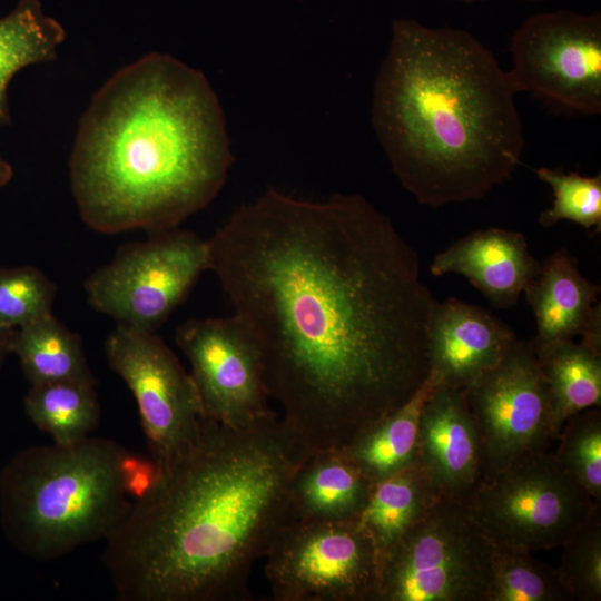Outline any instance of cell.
I'll list each match as a JSON object with an SVG mask.
<instances>
[{"mask_svg": "<svg viewBox=\"0 0 601 601\" xmlns=\"http://www.w3.org/2000/svg\"><path fill=\"white\" fill-rule=\"evenodd\" d=\"M207 243L268 395L308 451L345 447L426 381L435 299L416 250L362 195L268 189Z\"/></svg>", "mask_w": 601, "mask_h": 601, "instance_id": "obj_1", "label": "cell"}, {"mask_svg": "<svg viewBox=\"0 0 601 601\" xmlns=\"http://www.w3.org/2000/svg\"><path fill=\"white\" fill-rule=\"evenodd\" d=\"M311 451L270 411L244 426L204 420L106 540L121 601H249L253 564L292 519L293 477Z\"/></svg>", "mask_w": 601, "mask_h": 601, "instance_id": "obj_2", "label": "cell"}, {"mask_svg": "<svg viewBox=\"0 0 601 601\" xmlns=\"http://www.w3.org/2000/svg\"><path fill=\"white\" fill-rule=\"evenodd\" d=\"M231 162L224 112L205 75L154 51L119 69L92 96L69 175L90 229L156 233L209 205Z\"/></svg>", "mask_w": 601, "mask_h": 601, "instance_id": "obj_3", "label": "cell"}, {"mask_svg": "<svg viewBox=\"0 0 601 601\" xmlns=\"http://www.w3.org/2000/svg\"><path fill=\"white\" fill-rule=\"evenodd\" d=\"M371 120L401 185L425 206L480 200L524 148L509 73L470 32L392 22Z\"/></svg>", "mask_w": 601, "mask_h": 601, "instance_id": "obj_4", "label": "cell"}, {"mask_svg": "<svg viewBox=\"0 0 601 601\" xmlns=\"http://www.w3.org/2000/svg\"><path fill=\"white\" fill-rule=\"evenodd\" d=\"M157 472L109 439L23 449L0 473L2 532L40 561L106 541Z\"/></svg>", "mask_w": 601, "mask_h": 601, "instance_id": "obj_5", "label": "cell"}, {"mask_svg": "<svg viewBox=\"0 0 601 601\" xmlns=\"http://www.w3.org/2000/svg\"><path fill=\"white\" fill-rule=\"evenodd\" d=\"M493 551L465 503L439 497L378 562L371 601H489Z\"/></svg>", "mask_w": 601, "mask_h": 601, "instance_id": "obj_6", "label": "cell"}, {"mask_svg": "<svg viewBox=\"0 0 601 601\" xmlns=\"http://www.w3.org/2000/svg\"><path fill=\"white\" fill-rule=\"evenodd\" d=\"M465 504L494 546L528 552L561 546L600 506L548 450L480 482Z\"/></svg>", "mask_w": 601, "mask_h": 601, "instance_id": "obj_7", "label": "cell"}, {"mask_svg": "<svg viewBox=\"0 0 601 601\" xmlns=\"http://www.w3.org/2000/svg\"><path fill=\"white\" fill-rule=\"evenodd\" d=\"M208 266L207 239L176 227L121 246L83 286L96 311L119 325L155 333Z\"/></svg>", "mask_w": 601, "mask_h": 601, "instance_id": "obj_8", "label": "cell"}, {"mask_svg": "<svg viewBox=\"0 0 601 601\" xmlns=\"http://www.w3.org/2000/svg\"><path fill=\"white\" fill-rule=\"evenodd\" d=\"M275 601H371L377 579L374 544L358 519L293 520L266 553Z\"/></svg>", "mask_w": 601, "mask_h": 601, "instance_id": "obj_9", "label": "cell"}, {"mask_svg": "<svg viewBox=\"0 0 601 601\" xmlns=\"http://www.w3.org/2000/svg\"><path fill=\"white\" fill-rule=\"evenodd\" d=\"M515 93L529 92L563 110L601 114V13L570 10L529 17L511 38Z\"/></svg>", "mask_w": 601, "mask_h": 601, "instance_id": "obj_10", "label": "cell"}, {"mask_svg": "<svg viewBox=\"0 0 601 601\" xmlns=\"http://www.w3.org/2000/svg\"><path fill=\"white\" fill-rule=\"evenodd\" d=\"M105 352L134 394L151 461L169 467L196 442L205 420L190 374L155 333L118 324Z\"/></svg>", "mask_w": 601, "mask_h": 601, "instance_id": "obj_11", "label": "cell"}, {"mask_svg": "<svg viewBox=\"0 0 601 601\" xmlns=\"http://www.w3.org/2000/svg\"><path fill=\"white\" fill-rule=\"evenodd\" d=\"M482 449L481 481L552 440L548 385L531 341L518 337L502 358L463 388Z\"/></svg>", "mask_w": 601, "mask_h": 601, "instance_id": "obj_12", "label": "cell"}, {"mask_svg": "<svg viewBox=\"0 0 601 601\" xmlns=\"http://www.w3.org/2000/svg\"><path fill=\"white\" fill-rule=\"evenodd\" d=\"M176 342L189 361L206 418L238 427L272 411L260 351L234 315L189 319L177 328Z\"/></svg>", "mask_w": 601, "mask_h": 601, "instance_id": "obj_13", "label": "cell"}, {"mask_svg": "<svg viewBox=\"0 0 601 601\" xmlns=\"http://www.w3.org/2000/svg\"><path fill=\"white\" fill-rule=\"evenodd\" d=\"M417 463L440 497L465 503L481 481L482 449L463 388L436 386L418 422Z\"/></svg>", "mask_w": 601, "mask_h": 601, "instance_id": "obj_14", "label": "cell"}, {"mask_svg": "<svg viewBox=\"0 0 601 601\" xmlns=\"http://www.w3.org/2000/svg\"><path fill=\"white\" fill-rule=\"evenodd\" d=\"M514 331L483 307L451 297L433 305L428 323L430 373L437 386L464 388L495 365Z\"/></svg>", "mask_w": 601, "mask_h": 601, "instance_id": "obj_15", "label": "cell"}, {"mask_svg": "<svg viewBox=\"0 0 601 601\" xmlns=\"http://www.w3.org/2000/svg\"><path fill=\"white\" fill-rule=\"evenodd\" d=\"M523 294L535 317L536 355L577 336L601 351L600 286L581 274L568 249L549 255Z\"/></svg>", "mask_w": 601, "mask_h": 601, "instance_id": "obj_16", "label": "cell"}, {"mask_svg": "<svg viewBox=\"0 0 601 601\" xmlns=\"http://www.w3.org/2000/svg\"><path fill=\"white\" fill-rule=\"evenodd\" d=\"M540 266L521 233L489 227L467 234L436 254L430 272L433 276L462 275L493 306L506 309L519 302Z\"/></svg>", "mask_w": 601, "mask_h": 601, "instance_id": "obj_17", "label": "cell"}, {"mask_svg": "<svg viewBox=\"0 0 601 601\" xmlns=\"http://www.w3.org/2000/svg\"><path fill=\"white\" fill-rule=\"evenodd\" d=\"M373 483L343 449L309 452L299 464L290 485L292 519L305 522L357 520Z\"/></svg>", "mask_w": 601, "mask_h": 601, "instance_id": "obj_18", "label": "cell"}, {"mask_svg": "<svg viewBox=\"0 0 601 601\" xmlns=\"http://www.w3.org/2000/svg\"><path fill=\"white\" fill-rule=\"evenodd\" d=\"M436 386L435 378L428 373L407 402L367 426L343 447L373 484L417 462L420 415Z\"/></svg>", "mask_w": 601, "mask_h": 601, "instance_id": "obj_19", "label": "cell"}, {"mask_svg": "<svg viewBox=\"0 0 601 601\" xmlns=\"http://www.w3.org/2000/svg\"><path fill=\"white\" fill-rule=\"evenodd\" d=\"M439 497L417 462L372 485L358 521L374 544L377 565Z\"/></svg>", "mask_w": 601, "mask_h": 601, "instance_id": "obj_20", "label": "cell"}, {"mask_svg": "<svg viewBox=\"0 0 601 601\" xmlns=\"http://www.w3.org/2000/svg\"><path fill=\"white\" fill-rule=\"evenodd\" d=\"M536 356L548 385L552 440H558L571 416L600 407L601 351L573 339Z\"/></svg>", "mask_w": 601, "mask_h": 601, "instance_id": "obj_21", "label": "cell"}, {"mask_svg": "<svg viewBox=\"0 0 601 601\" xmlns=\"http://www.w3.org/2000/svg\"><path fill=\"white\" fill-rule=\"evenodd\" d=\"M66 38L63 27L45 14L39 0H19L0 18V127L10 122L8 86L27 66L57 59Z\"/></svg>", "mask_w": 601, "mask_h": 601, "instance_id": "obj_22", "label": "cell"}, {"mask_svg": "<svg viewBox=\"0 0 601 601\" xmlns=\"http://www.w3.org/2000/svg\"><path fill=\"white\" fill-rule=\"evenodd\" d=\"M11 353L30 385L77 381L96 383L79 335L52 314L14 329Z\"/></svg>", "mask_w": 601, "mask_h": 601, "instance_id": "obj_23", "label": "cell"}, {"mask_svg": "<svg viewBox=\"0 0 601 601\" xmlns=\"http://www.w3.org/2000/svg\"><path fill=\"white\" fill-rule=\"evenodd\" d=\"M95 385L77 381L30 385L23 400L24 412L53 443L76 444L87 439L99 423Z\"/></svg>", "mask_w": 601, "mask_h": 601, "instance_id": "obj_24", "label": "cell"}, {"mask_svg": "<svg viewBox=\"0 0 601 601\" xmlns=\"http://www.w3.org/2000/svg\"><path fill=\"white\" fill-rule=\"evenodd\" d=\"M573 600L555 568L531 552L494 546L489 601Z\"/></svg>", "mask_w": 601, "mask_h": 601, "instance_id": "obj_25", "label": "cell"}, {"mask_svg": "<svg viewBox=\"0 0 601 601\" xmlns=\"http://www.w3.org/2000/svg\"><path fill=\"white\" fill-rule=\"evenodd\" d=\"M554 455L561 466L591 496L601 502V412L592 407L563 425Z\"/></svg>", "mask_w": 601, "mask_h": 601, "instance_id": "obj_26", "label": "cell"}, {"mask_svg": "<svg viewBox=\"0 0 601 601\" xmlns=\"http://www.w3.org/2000/svg\"><path fill=\"white\" fill-rule=\"evenodd\" d=\"M538 178L553 191L552 206L541 211L539 223L552 227L562 220L573 221L587 230L601 229V175L593 177L565 173L561 167L535 169Z\"/></svg>", "mask_w": 601, "mask_h": 601, "instance_id": "obj_27", "label": "cell"}, {"mask_svg": "<svg viewBox=\"0 0 601 601\" xmlns=\"http://www.w3.org/2000/svg\"><path fill=\"white\" fill-rule=\"evenodd\" d=\"M559 579L573 600H601V512L577 528L562 543Z\"/></svg>", "mask_w": 601, "mask_h": 601, "instance_id": "obj_28", "label": "cell"}, {"mask_svg": "<svg viewBox=\"0 0 601 601\" xmlns=\"http://www.w3.org/2000/svg\"><path fill=\"white\" fill-rule=\"evenodd\" d=\"M56 289L33 266L0 268V329H17L51 315Z\"/></svg>", "mask_w": 601, "mask_h": 601, "instance_id": "obj_29", "label": "cell"}, {"mask_svg": "<svg viewBox=\"0 0 601 601\" xmlns=\"http://www.w3.org/2000/svg\"><path fill=\"white\" fill-rule=\"evenodd\" d=\"M14 329H0V366L4 357L11 353V342Z\"/></svg>", "mask_w": 601, "mask_h": 601, "instance_id": "obj_30", "label": "cell"}, {"mask_svg": "<svg viewBox=\"0 0 601 601\" xmlns=\"http://www.w3.org/2000/svg\"><path fill=\"white\" fill-rule=\"evenodd\" d=\"M12 175L11 165L0 155V189L10 181Z\"/></svg>", "mask_w": 601, "mask_h": 601, "instance_id": "obj_31", "label": "cell"}, {"mask_svg": "<svg viewBox=\"0 0 601 601\" xmlns=\"http://www.w3.org/2000/svg\"><path fill=\"white\" fill-rule=\"evenodd\" d=\"M449 1H456V2H462L466 4H472L475 2H481V1H486V0H449ZM525 1L538 2V1H545V0H525Z\"/></svg>", "mask_w": 601, "mask_h": 601, "instance_id": "obj_32", "label": "cell"}]
</instances>
